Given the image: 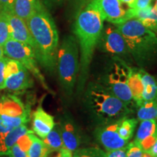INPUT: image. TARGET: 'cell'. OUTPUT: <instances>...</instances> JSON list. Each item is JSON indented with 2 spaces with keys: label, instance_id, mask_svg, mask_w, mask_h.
Here are the masks:
<instances>
[{
  "label": "cell",
  "instance_id": "7c38bea8",
  "mask_svg": "<svg viewBox=\"0 0 157 157\" xmlns=\"http://www.w3.org/2000/svg\"><path fill=\"white\" fill-rule=\"evenodd\" d=\"M30 115V110L15 95H3L0 98V117L2 119H15Z\"/></svg>",
  "mask_w": 157,
  "mask_h": 157
},
{
  "label": "cell",
  "instance_id": "7402d4cb",
  "mask_svg": "<svg viewBox=\"0 0 157 157\" xmlns=\"http://www.w3.org/2000/svg\"><path fill=\"white\" fill-rule=\"evenodd\" d=\"M157 134V120L150 119L140 121L134 142L139 143L150 135Z\"/></svg>",
  "mask_w": 157,
  "mask_h": 157
},
{
  "label": "cell",
  "instance_id": "d4e9b609",
  "mask_svg": "<svg viewBox=\"0 0 157 157\" xmlns=\"http://www.w3.org/2000/svg\"><path fill=\"white\" fill-rule=\"evenodd\" d=\"M51 154L43 140L34 133L32 135V143L27 155L28 157H48Z\"/></svg>",
  "mask_w": 157,
  "mask_h": 157
},
{
  "label": "cell",
  "instance_id": "2e32d148",
  "mask_svg": "<svg viewBox=\"0 0 157 157\" xmlns=\"http://www.w3.org/2000/svg\"><path fill=\"white\" fill-rule=\"evenodd\" d=\"M60 131L63 147L74 153L78 148L81 143L80 136L78 135L76 127L71 121L65 119L60 123Z\"/></svg>",
  "mask_w": 157,
  "mask_h": 157
},
{
  "label": "cell",
  "instance_id": "b9f144b4",
  "mask_svg": "<svg viewBox=\"0 0 157 157\" xmlns=\"http://www.w3.org/2000/svg\"><path fill=\"white\" fill-rule=\"evenodd\" d=\"M156 120H157V98H156Z\"/></svg>",
  "mask_w": 157,
  "mask_h": 157
},
{
  "label": "cell",
  "instance_id": "8fae6325",
  "mask_svg": "<svg viewBox=\"0 0 157 157\" xmlns=\"http://www.w3.org/2000/svg\"><path fill=\"white\" fill-rule=\"evenodd\" d=\"M104 21L118 25L129 20L128 12L122 7L120 0H97Z\"/></svg>",
  "mask_w": 157,
  "mask_h": 157
},
{
  "label": "cell",
  "instance_id": "cb8c5ba5",
  "mask_svg": "<svg viewBox=\"0 0 157 157\" xmlns=\"http://www.w3.org/2000/svg\"><path fill=\"white\" fill-rule=\"evenodd\" d=\"M138 120L135 118L127 117L123 119L119 123L118 132L121 138L129 141L134 134Z\"/></svg>",
  "mask_w": 157,
  "mask_h": 157
},
{
  "label": "cell",
  "instance_id": "7a4b0ae2",
  "mask_svg": "<svg viewBox=\"0 0 157 157\" xmlns=\"http://www.w3.org/2000/svg\"><path fill=\"white\" fill-rule=\"evenodd\" d=\"M25 22L34 40L37 62L48 71H55L59 35L53 18L42 4Z\"/></svg>",
  "mask_w": 157,
  "mask_h": 157
},
{
  "label": "cell",
  "instance_id": "603a6c76",
  "mask_svg": "<svg viewBox=\"0 0 157 157\" xmlns=\"http://www.w3.org/2000/svg\"><path fill=\"white\" fill-rule=\"evenodd\" d=\"M137 109V119L139 121L156 119V99L143 102Z\"/></svg>",
  "mask_w": 157,
  "mask_h": 157
},
{
  "label": "cell",
  "instance_id": "3957f363",
  "mask_svg": "<svg viewBox=\"0 0 157 157\" xmlns=\"http://www.w3.org/2000/svg\"><path fill=\"white\" fill-rule=\"evenodd\" d=\"M85 106L101 124L114 123L129 117L133 110L100 84L90 82L84 90Z\"/></svg>",
  "mask_w": 157,
  "mask_h": 157
},
{
  "label": "cell",
  "instance_id": "83f0119b",
  "mask_svg": "<svg viewBox=\"0 0 157 157\" xmlns=\"http://www.w3.org/2000/svg\"><path fill=\"white\" fill-rule=\"evenodd\" d=\"M143 151L136 143L131 142L127 144L126 157H142Z\"/></svg>",
  "mask_w": 157,
  "mask_h": 157
},
{
  "label": "cell",
  "instance_id": "60d3db41",
  "mask_svg": "<svg viewBox=\"0 0 157 157\" xmlns=\"http://www.w3.org/2000/svg\"><path fill=\"white\" fill-rule=\"evenodd\" d=\"M155 1V4H154V7H156V10H157V0H154Z\"/></svg>",
  "mask_w": 157,
  "mask_h": 157
},
{
  "label": "cell",
  "instance_id": "74e56055",
  "mask_svg": "<svg viewBox=\"0 0 157 157\" xmlns=\"http://www.w3.org/2000/svg\"><path fill=\"white\" fill-rule=\"evenodd\" d=\"M44 2L50 6H56L61 5L64 0H44Z\"/></svg>",
  "mask_w": 157,
  "mask_h": 157
},
{
  "label": "cell",
  "instance_id": "d6986e66",
  "mask_svg": "<svg viewBox=\"0 0 157 157\" xmlns=\"http://www.w3.org/2000/svg\"><path fill=\"white\" fill-rule=\"evenodd\" d=\"M41 5L39 0H15L13 13L26 21Z\"/></svg>",
  "mask_w": 157,
  "mask_h": 157
},
{
  "label": "cell",
  "instance_id": "e575fe53",
  "mask_svg": "<svg viewBox=\"0 0 157 157\" xmlns=\"http://www.w3.org/2000/svg\"><path fill=\"white\" fill-rule=\"evenodd\" d=\"M56 157H73V153L68 149L63 148L59 151L58 154Z\"/></svg>",
  "mask_w": 157,
  "mask_h": 157
},
{
  "label": "cell",
  "instance_id": "30bf717a",
  "mask_svg": "<svg viewBox=\"0 0 157 157\" xmlns=\"http://www.w3.org/2000/svg\"><path fill=\"white\" fill-rule=\"evenodd\" d=\"M119 121L107 124H101L95 129L96 140L107 151L123 148L129 143L128 141L121 138L119 135L118 127Z\"/></svg>",
  "mask_w": 157,
  "mask_h": 157
},
{
  "label": "cell",
  "instance_id": "f1b7e54d",
  "mask_svg": "<svg viewBox=\"0 0 157 157\" xmlns=\"http://www.w3.org/2000/svg\"><path fill=\"white\" fill-rule=\"evenodd\" d=\"M157 138V134H154L150 136L146 137L145 139H143V140H141L140 142L136 143L140 147V148L142 149L143 152H148L151 148L154 143H155Z\"/></svg>",
  "mask_w": 157,
  "mask_h": 157
},
{
  "label": "cell",
  "instance_id": "5bb4252c",
  "mask_svg": "<svg viewBox=\"0 0 157 157\" xmlns=\"http://www.w3.org/2000/svg\"><path fill=\"white\" fill-rule=\"evenodd\" d=\"M8 18L10 27V39L30 45L34 50V42L26 22L13 13H8Z\"/></svg>",
  "mask_w": 157,
  "mask_h": 157
},
{
  "label": "cell",
  "instance_id": "44dd1931",
  "mask_svg": "<svg viewBox=\"0 0 157 157\" xmlns=\"http://www.w3.org/2000/svg\"><path fill=\"white\" fill-rule=\"evenodd\" d=\"M46 146L48 147L50 153L59 151L63 147L61 137V131H60V124H56L53 129L49 132V134L42 139Z\"/></svg>",
  "mask_w": 157,
  "mask_h": 157
},
{
  "label": "cell",
  "instance_id": "d590c367",
  "mask_svg": "<svg viewBox=\"0 0 157 157\" xmlns=\"http://www.w3.org/2000/svg\"><path fill=\"white\" fill-rule=\"evenodd\" d=\"M13 129V128H11L7 124H5V121L2 120V119L0 117V133H6Z\"/></svg>",
  "mask_w": 157,
  "mask_h": 157
},
{
  "label": "cell",
  "instance_id": "52a82bcc",
  "mask_svg": "<svg viewBox=\"0 0 157 157\" xmlns=\"http://www.w3.org/2000/svg\"><path fill=\"white\" fill-rule=\"evenodd\" d=\"M4 55L8 58L21 63L42 84L44 89L48 90L44 78L37 66L35 52L30 45L10 39L3 46Z\"/></svg>",
  "mask_w": 157,
  "mask_h": 157
},
{
  "label": "cell",
  "instance_id": "ffe728a7",
  "mask_svg": "<svg viewBox=\"0 0 157 157\" xmlns=\"http://www.w3.org/2000/svg\"><path fill=\"white\" fill-rule=\"evenodd\" d=\"M143 91V102L154 101L157 98V81L154 76L140 68Z\"/></svg>",
  "mask_w": 157,
  "mask_h": 157
},
{
  "label": "cell",
  "instance_id": "4dcf8cb0",
  "mask_svg": "<svg viewBox=\"0 0 157 157\" xmlns=\"http://www.w3.org/2000/svg\"><path fill=\"white\" fill-rule=\"evenodd\" d=\"M15 0H0V10L5 11L7 13H13Z\"/></svg>",
  "mask_w": 157,
  "mask_h": 157
},
{
  "label": "cell",
  "instance_id": "277c9868",
  "mask_svg": "<svg viewBox=\"0 0 157 157\" xmlns=\"http://www.w3.org/2000/svg\"><path fill=\"white\" fill-rule=\"evenodd\" d=\"M126 42L131 58L141 68L157 63V35L140 21L130 18L115 25Z\"/></svg>",
  "mask_w": 157,
  "mask_h": 157
},
{
  "label": "cell",
  "instance_id": "9a60e30c",
  "mask_svg": "<svg viewBox=\"0 0 157 157\" xmlns=\"http://www.w3.org/2000/svg\"><path fill=\"white\" fill-rule=\"evenodd\" d=\"M127 12L129 19H137L157 35V10L154 5H151L146 8L140 10L129 8Z\"/></svg>",
  "mask_w": 157,
  "mask_h": 157
},
{
  "label": "cell",
  "instance_id": "8992f818",
  "mask_svg": "<svg viewBox=\"0 0 157 157\" xmlns=\"http://www.w3.org/2000/svg\"><path fill=\"white\" fill-rule=\"evenodd\" d=\"M129 70V66L126 61L113 57L112 64L99 83L124 103L132 107L135 103L128 85Z\"/></svg>",
  "mask_w": 157,
  "mask_h": 157
},
{
  "label": "cell",
  "instance_id": "ab89813d",
  "mask_svg": "<svg viewBox=\"0 0 157 157\" xmlns=\"http://www.w3.org/2000/svg\"><path fill=\"white\" fill-rule=\"evenodd\" d=\"M142 157H154V156H152L150 154H148V153H147V152H143V156H142Z\"/></svg>",
  "mask_w": 157,
  "mask_h": 157
},
{
  "label": "cell",
  "instance_id": "836d02e7",
  "mask_svg": "<svg viewBox=\"0 0 157 157\" xmlns=\"http://www.w3.org/2000/svg\"><path fill=\"white\" fill-rule=\"evenodd\" d=\"M89 0H69V2L77 12L84 7Z\"/></svg>",
  "mask_w": 157,
  "mask_h": 157
},
{
  "label": "cell",
  "instance_id": "4fadbf2b",
  "mask_svg": "<svg viewBox=\"0 0 157 157\" xmlns=\"http://www.w3.org/2000/svg\"><path fill=\"white\" fill-rule=\"evenodd\" d=\"M56 125L54 117L39 106L33 113L32 131L39 138L44 139Z\"/></svg>",
  "mask_w": 157,
  "mask_h": 157
},
{
  "label": "cell",
  "instance_id": "1f68e13d",
  "mask_svg": "<svg viewBox=\"0 0 157 157\" xmlns=\"http://www.w3.org/2000/svg\"><path fill=\"white\" fill-rule=\"evenodd\" d=\"M127 151V145L123 148L109 151L106 152V157H126Z\"/></svg>",
  "mask_w": 157,
  "mask_h": 157
},
{
  "label": "cell",
  "instance_id": "6da1fadb",
  "mask_svg": "<svg viewBox=\"0 0 157 157\" xmlns=\"http://www.w3.org/2000/svg\"><path fill=\"white\" fill-rule=\"evenodd\" d=\"M104 21L97 0H89L76 15L73 32L80 50L79 73L76 81L78 95L83 93L86 87L90 65L101 38Z\"/></svg>",
  "mask_w": 157,
  "mask_h": 157
},
{
  "label": "cell",
  "instance_id": "e0dca14e",
  "mask_svg": "<svg viewBox=\"0 0 157 157\" xmlns=\"http://www.w3.org/2000/svg\"><path fill=\"white\" fill-rule=\"evenodd\" d=\"M33 132L28 129L26 125L15 127L6 133H0V156H7L13 145L22 135Z\"/></svg>",
  "mask_w": 157,
  "mask_h": 157
},
{
  "label": "cell",
  "instance_id": "f546056e",
  "mask_svg": "<svg viewBox=\"0 0 157 157\" xmlns=\"http://www.w3.org/2000/svg\"><path fill=\"white\" fill-rule=\"evenodd\" d=\"M8 58L3 56L0 58V90L5 89V70Z\"/></svg>",
  "mask_w": 157,
  "mask_h": 157
},
{
  "label": "cell",
  "instance_id": "f35d334b",
  "mask_svg": "<svg viewBox=\"0 0 157 157\" xmlns=\"http://www.w3.org/2000/svg\"><path fill=\"white\" fill-rule=\"evenodd\" d=\"M5 56L4 55V50H3V47L0 45V58H2V57Z\"/></svg>",
  "mask_w": 157,
  "mask_h": 157
},
{
  "label": "cell",
  "instance_id": "4316f807",
  "mask_svg": "<svg viewBox=\"0 0 157 157\" xmlns=\"http://www.w3.org/2000/svg\"><path fill=\"white\" fill-rule=\"evenodd\" d=\"M73 157H106V153L97 147L77 148L73 153Z\"/></svg>",
  "mask_w": 157,
  "mask_h": 157
},
{
  "label": "cell",
  "instance_id": "d6a6232c",
  "mask_svg": "<svg viewBox=\"0 0 157 157\" xmlns=\"http://www.w3.org/2000/svg\"><path fill=\"white\" fill-rule=\"evenodd\" d=\"M151 2L152 0H135L130 8L136 10L145 9L151 5Z\"/></svg>",
  "mask_w": 157,
  "mask_h": 157
},
{
  "label": "cell",
  "instance_id": "ba28073f",
  "mask_svg": "<svg viewBox=\"0 0 157 157\" xmlns=\"http://www.w3.org/2000/svg\"><path fill=\"white\" fill-rule=\"evenodd\" d=\"M98 46L103 52L124 61L127 58H131L126 42L115 25L109 24L103 26Z\"/></svg>",
  "mask_w": 157,
  "mask_h": 157
},
{
  "label": "cell",
  "instance_id": "9c48e42d",
  "mask_svg": "<svg viewBox=\"0 0 157 157\" xmlns=\"http://www.w3.org/2000/svg\"><path fill=\"white\" fill-rule=\"evenodd\" d=\"M30 72L21 63L8 58L5 70V88L11 91H21L33 87Z\"/></svg>",
  "mask_w": 157,
  "mask_h": 157
},
{
  "label": "cell",
  "instance_id": "7bdbcfd3",
  "mask_svg": "<svg viewBox=\"0 0 157 157\" xmlns=\"http://www.w3.org/2000/svg\"><path fill=\"white\" fill-rule=\"evenodd\" d=\"M7 157H9V156H7Z\"/></svg>",
  "mask_w": 157,
  "mask_h": 157
},
{
  "label": "cell",
  "instance_id": "ac0fdd59",
  "mask_svg": "<svg viewBox=\"0 0 157 157\" xmlns=\"http://www.w3.org/2000/svg\"><path fill=\"white\" fill-rule=\"evenodd\" d=\"M128 85L136 107L143 103V85L140 74V68L129 66Z\"/></svg>",
  "mask_w": 157,
  "mask_h": 157
},
{
  "label": "cell",
  "instance_id": "5b68a950",
  "mask_svg": "<svg viewBox=\"0 0 157 157\" xmlns=\"http://www.w3.org/2000/svg\"><path fill=\"white\" fill-rule=\"evenodd\" d=\"M59 82L65 95L71 97L75 89L79 73V48L76 36L67 34L59 45L57 55Z\"/></svg>",
  "mask_w": 157,
  "mask_h": 157
},
{
  "label": "cell",
  "instance_id": "484cf974",
  "mask_svg": "<svg viewBox=\"0 0 157 157\" xmlns=\"http://www.w3.org/2000/svg\"><path fill=\"white\" fill-rule=\"evenodd\" d=\"M10 38L8 13L5 11L0 10V45L3 47Z\"/></svg>",
  "mask_w": 157,
  "mask_h": 157
},
{
  "label": "cell",
  "instance_id": "8d00e7d4",
  "mask_svg": "<svg viewBox=\"0 0 157 157\" xmlns=\"http://www.w3.org/2000/svg\"><path fill=\"white\" fill-rule=\"evenodd\" d=\"M147 153L150 154L152 156L157 157V138H156V141H155V143H154V145L152 146L150 150H149Z\"/></svg>",
  "mask_w": 157,
  "mask_h": 157
}]
</instances>
